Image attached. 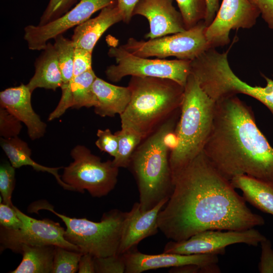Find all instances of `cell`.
Masks as SVG:
<instances>
[{"instance_id":"6da1fadb","label":"cell","mask_w":273,"mask_h":273,"mask_svg":"<svg viewBox=\"0 0 273 273\" xmlns=\"http://www.w3.org/2000/svg\"><path fill=\"white\" fill-rule=\"evenodd\" d=\"M173 181L172 192L158 217L159 230L172 241L207 230L242 231L265 223L203 152Z\"/></svg>"},{"instance_id":"7a4b0ae2","label":"cell","mask_w":273,"mask_h":273,"mask_svg":"<svg viewBox=\"0 0 273 273\" xmlns=\"http://www.w3.org/2000/svg\"><path fill=\"white\" fill-rule=\"evenodd\" d=\"M203 152L229 180L245 174L273 182V148L257 127L251 107L236 95L215 101Z\"/></svg>"},{"instance_id":"3957f363","label":"cell","mask_w":273,"mask_h":273,"mask_svg":"<svg viewBox=\"0 0 273 273\" xmlns=\"http://www.w3.org/2000/svg\"><path fill=\"white\" fill-rule=\"evenodd\" d=\"M177 112L144 139L134 151L130 167L138 185L141 210L151 209L169 199L173 181L169 154Z\"/></svg>"},{"instance_id":"277c9868","label":"cell","mask_w":273,"mask_h":273,"mask_svg":"<svg viewBox=\"0 0 273 273\" xmlns=\"http://www.w3.org/2000/svg\"><path fill=\"white\" fill-rule=\"evenodd\" d=\"M131 99L120 115L121 128L144 140L180 110L184 87L169 78L131 76Z\"/></svg>"},{"instance_id":"5b68a950","label":"cell","mask_w":273,"mask_h":273,"mask_svg":"<svg viewBox=\"0 0 273 273\" xmlns=\"http://www.w3.org/2000/svg\"><path fill=\"white\" fill-rule=\"evenodd\" d=\"M215 101L191 73L184 87L169 154L172 178L203 152L211 130Z\"/></svg>"},{"instance_id":"8992f818","label":"cell","mask_w":273,"mask_h":273,"mask_svg":"<svg viewBox=\"0 0 273 273\" xmlns=\"http://www.w3.org/2000/svg\"><path fill=\"white\" fill-rule=\"evenodd\" d=\"M48 210L64 222L66 239L76 245L82 253L94 257H106L118 254L122 232L127 212L114 209L104 213L99 222L85 218H72L55 211L53 206L41 201L34 203L30 210Z\"/></svg>"},{"instance_id":"52a82bcc","label":"cell","mask_w":273,"mask_h":273,"mask_svg":"<svg viewBox=\"0 0 273 273\" xmlns=\"http://www.w3.org/2000/svg\"><path fill=\"white\" fill-rule=\"evenodd\" d=\"M70 155L73 161L64 168L61 178L74 191L83 193L86 190L93 197L100 198L114 189L119 168L113 165L112 160L103 162L80 145L76 146Z\"/></svg>"},{"instance_id":"ba28073f","label":"cell","mask_w":273,"mask_h":273,"mask_svg":"<svg viewBox=\"0 0 273 273\" xmlns=\"http://www.w3.org/2000/svg\"><path fill=\"white\" fill-rule=\"evenodd\" d=\"M116 64L109 66L105 74L110 81L116 82L126 76L154 77L173 80L185 86L191 74V60L149 59L129 52L123 46H112L108 52Z\"/></svg>"},{"instance_id":"9c48e42d","label":"cell","mask_w":273,"mask_h":273,"mask_svg":"<svg viewBox=\"0 0 273 273\" xmlns=\"http://www.w3.org/2000/svg\"><path fill=\"white\" fill-rule=\"evenodd\" d=\"M206 27L204 21H201L184 31L147 41L130 37L122 46L141 57L165 59L174 57L177 59L192 61L211 48L205 36Z\"/></svg>"},{"instance_id":"30bf717a","label":"cell","mask_w":273,"mask_h":273,"mask_svg":"<svg viewBox=\"0 0 273 273\" xmlns=\"http://www.w3.org/2000/svg\"><path fill=\"white\" fill-rule=\"evenodd\" d=\"M22 225L17 230L0 227L1 251L6 249L21 253L23 245L60 246L80 252L65 237V230L58 222L48 218L36 219L27 215L15 206Z\"/></svg>"},{"instance_id":"8fae6325","label":"cell","mask_w":273,"mask_h":273,"mask_svg":"<svg viewBox=\"0 0 273 273\" xmlns=\"http://www.w3.org/2000/svg\"><path fill=\"white\" fill-rule=\"evenodd\" d=\"M266 238L254 228L242 231L211 230L196 234L180 241L171 240L163 252L180 254H214L223 255L225 248L232 244L244 243L256 247Z\"/></svg>"},{"instance_id":"7c38bea8","label":"cell","mask_w":273,"mask_h":273,"mask_svg":"<svg viewBox=\"0 0 273 273\" xmlns=\"http://www.w3.org/2000/svg\"><path fill=\"white\" fill-rule=\"evenodd\" d=\"M117 0H81L71 10L59 18L42 25H30L24 28V38L31 50H43L48 41L89 19L95 12Z\"/></svg>"},{"instance_id":"4fadbf2b","label":"cell","mask_w":273,"mask_h":273,"mask_svg":"<svg viewBox=\"0 0 273 273\" xmlns=\"http://www.w3.org/2000/svg\"><path fill=\"white\" fill-rule=\"evenodd\" d=\"M260 15L259 10L248 0H222L214 20L206 29L210 47L215 48L229 44L232 30L252 28Z\"/></svg>"},{"instance_id":"5bb4252c","label":"cell","mask_w":273,"mask_h":273,"mask_svg":"<svg viewBox=\"0 0 273 273\" xmlns=\"http://www.w3.org/2000/svg\"><path fill=\"white\" fill-rule=\"evenodd\" d=\"M126 262L125 273H141L147 270L174 267L187 264L209 266L217 264L218 256L214 254H180L163 252L147 254L136 248L123 254Z\"/></svg>"},{"instance_id":"9a60e30c","label":"cell","mask_w":273,"mask_h":273,"mask_svg":"<svg viewBox=\"0 0 273 273\" xmlns=\"http://www.w3.org/2000/svg\"><path fill=\"white\" fill-rule=\"evenodd\" d=\"M148 21L150 30L146 38L153 39L185 31L182 16L173 5V0H140L133 11Z\"/></svg>"},{"instance_id":"2e32d148","label":"cell","mask_w":273,"mask_h":273,"mask_svg":"<svg viewBox=\"0 0 273 273\" xmlns=\"http://www.w3.org/2000/svg\"><path fill=\"white\" fill-rule=\"evenodd\" d=\"M168 200H163L151 209L145 211L141 210L139 202L133 204L130 211L127 212L124 223L119 254H123L136 248L142 240L157 233L159 213Z\"/></svg>"},{"instance_id":"e0dca14e","label":"cell","mask_w":273,"mask_h":273,"mask_svg":"<svg viewBox=\"0 0 273 273\" xmlns=\"http://www.w3.org/2000/svg\"><path fill=\"white\" fill-rule=\"evenodd\" d=\"M31 94L23 83L8 88L0 93V104L25 124L29 138L34 140L43 136L47 125L32 108Z\"/></svg>"},{"instance_id":"ac0fdd59","label":"cell","mask_w":273,"mask_h":273,"mask_svg":"<svg viewBox=\"0 0 273 273\" xmlns=\"http://www.w3.org/2000/svg\"><path fill=\"white\" fill-rule=\"evenodd\" d=\"M122 21L123 17L117 4L102 9L97 17L76 26L71 39L75 48L93 52L102 34L109 27Z\"/></svg>"},{"instance_id":"d6986e66","label":"cell","mask_w":273,"mask_h":273,"mask_svg":"<svg viewBox=\"0 0 273 273\" xmlns=\"http://www.w3.org/2000/svg\"><path fill=\"white\" fill-rule=\"evenodd\" d=\"M93 88L98 101L94 111L101 117L120 115L131 99V92L128 86L115 85L97 76L94 81Z\"/></svg>"},{"instance_id":"ffe728a7","label":"cell","mask_w":273,"mask_h":273,"mask_svg":"<svg viewBox=\"0 0 273 273\" xmlns=\"http://www.w3.org/2000/svg\"><path fill=\"white\" fill-rule=\"evenodd\" d=\"M54 39V46L57 52L62 76V96L58 106L49 115L51 120L60 117L70 108L69 89L73 76L75 50L72 40L65 37L62 34L58 35Z\"/></svg>"},{"instance_id":"44dd1931","label":"cell","mask_w":273,"mask_h":273,"mask_svg":"<svg viewBox=\"0 0 273 273\" xmlns=\"http://www.w3.org/2000/svg\"><path fill=\"white\" fill-rule=\"evenodd\" d=\"M35 62V72L27 85L30 91L37 88L56 90L62 84L57 52L54 44L48 43Z\"/></svg>"},{"instance_id":"7402d4cb","label":"cell","mask_w":273,"mask_h":273,"mask_svg":"<svg viewBox=\"0 0 273 273\" xmlns=\"http://www.w3.org/2000/svg\"><path fill=\"white\" fill-rule=\"evenodd\" d=\"M235 189H240L246 202L265 213L273 215V182L247 175H240L231 180Z\"/></svg>"},{"instance_id":"603a6c76","label":"cell","mask_w":273,"mask_h":273,"mask_svg":"<svg viewBox=\"0 0 273 273\" xmlns=\"http://www.w3.org/2000/svg\"><path fill=\"white\" fill-rule=\"evenodd\" d=\"M1 146L9 158L10 163L15 168L23 166H30L37 171L48 172L53 175L58 183L64 189L74 191L70 186L65 183L59 174L58 171L63 168L49 167L40 165L31 158V151L27 143L18 136L10 139L1 138Z\"/></svg>"},{"instance_id":"cb8c5ba5","label":"cell","mask_w":273,"mask_h":273,"mask_svg":"<svg viewBox=\"0 0 273 273\" xmlns=\"http://www.w3.org/2000/svg\"><path fill=\"white\" fill-rule=\"evenodd\" d=\"M56 246H29L21 248L22 259L11 273H53Z\"/></svg>"},{"instance_id":"d4e9b609","label":"cell","mask_w":273,"mask_h":273,"mask_svg":"<svg viewBox=\"0 0 273 273\" xmlns=\"http://www.w3.org/2000/svg\"><path fill=\"white\" fill-rule=\"evenodd\" d=\"M96 77L92 69L72 79L69 89L70 108L80 109L83 107H95L98 105L93 88Z\"/></svg>"},{"instance_id":"484cf974","label":"cell","mask_w":273,"mask_h":273,"mask_svg":"<svg viewBox=\"0 0 273 273\" xmlns=\"http://www.w3.org/2000/svg\"><path fill=\"white\" fill-rule=\"evenodd\" d=\"M114 133L118 137V147L113 164L118 168L128 167L134 151L143 139L137 133L127 129L121 128Z\"/></svg>"},{"instance_id":"4316f807","label":"cell","mask_w":273,"mask_h":273,"mask_svg":"<svg viewBox=\"0 0 273 273\" xmlns=\"http://www.w3.org/2000/svg\"><path fill=\"white\" fill-rule=\"evenodd\" d=\"M186 29L204 21L207 12L206 0H175Z\"/></svg>"},{"instance_id":"83f0119b","label":"cell","mask_w":273,"mask_h":273,"mask_svg":"<svg viewBox=\"0 0 273 273\" xmlns=\"http://www.w3.org/2000/svg\"><path fill=\"white\" fill-rule=\"evenodd\" d=\"M82 253L56 246L53 273H75L78 271Z\"/></svg>"},{"instance_id":"f1b7e54d","label":"cell","mask_w":273,"mask_h":273,"mask_svg":"<svg viewBox=\"0 0 273 273\" xmlns=\"http://www.w3.org/2000/svg\"><path fill=\"white\" fill-rule=\"evenodd\" d=\"M15 184V168L5 162L0 166V192L3 202L13 206L11 198Z\"/></svg>"},{"instance_id":"f546056e","label":"cell","mask_w":273,"mask_h":273,"mask_svg":"<svg viewBox=\"0 0 273 273\" xmlns=\"http://www.w3.org/2000/svg\"><path fill=\"white\" fill-rule=\"evenodd\" d=\"M95 272L97 273L125 272L126 262L123 254L106 257H94Z\"/></svg>"},{"instance_id":"4dcf8cb0","label":"cell","mask_w":273,"mask_h":273,"mask_svg":"<svg viewBox=\"0 0 273 273\" xmlns=\"http://www.w3.org/2000/svg\"><path fill=\"white\" fill-rule=\"evenodd\" d=\"M21 121L5 107H0V135L5 139L18 136L22 128Z\"/></svg>"},{"instance_id":"1f68e13d","label":"cell","mask_w":273,"mask_h":273,"mask_svg":"<svg viewBox=\"0 0 273 273\" xmlns=\"http://www.w3.org/2000/svg\"><path fill=\"white\" fill-rule=\"evenodd\" d=\"M262 76L266 81L265 86L250 85L247 89V95L264 105L273 115V79Z\"/></svg>"},{"instance_id":"d6a6232c","label":"cell","mask_w":273,"mask_h":273,"mask_svg":"<svg viewBox=\"0 0 273 273\" xmlns=\"http://www.w3.org/2000/svg\"><path fill=\"white\" fill-rule=\"evenodd\" d=\"M77 0H50L40 17L39 25L55 20L67 12Z\"/></svg>"},{"instance_id":"836d02e7","label":"cell","mask_w":273,"mask_h":273,"mask_svg":"<svg viewBox=\"0 0 273 273\" xmlns=\"http://www.w3.org/2000/svg\"><path fill=\"white\" fill-rule=\"evenodd\" d=\"M98 139L95 142L96 146L101 151L109 154L114 158L116 156L118 147L117 136L113 134L109 128L98 129Z\"/></svg>"},{"instance_id":"e575fe53","label":"cell","mask_w":273,"mask_h":273,"mask_svg":"<svg viewBox=\"0 0 273 273\" xmlns=\"http://www.w3.org/2000/svg\"><path fill=\"white\" fill-rule=\"evenodd\" d=\"M0 224L1 226L8 229L17 230L21 228L22 221L14 205L10 206L1 202Z\"/></svg>"},{"instance_id":"d590c367","label":"cell","mask_w":273,"mask_h":273,"mask_svg":"<svg viewBox=\"0 0 273 273\" xmlns=\"http://www.w3.org/2000/svg\"><path fill=\"white\" fill-rule=\"evenodd\" d=\"M92 52L82 49L75 48L73 78L92 69Z\"/></svg>"},{"instance_id":"8d00e7d4","label":"cell","mask_w":273,"mask_h":273,"mask_svg":"<svg viewBox=\"0 0 273 273\" xmlns=\"http://www.w3.org/2000/svg\"><path fill=\"white\" fill-rule=\"evenodd\" d=\"M261 255L258 265L260 272H273V250L270 242L266 239L260 243Z\"/></svg>"},{"instance_id":"74e56055","label":"cell","mask_w":273,"mask_h":273,"mask_svg":"<svg viewBox=\"0 0 273 273\" xmlns=\"http://www.w3.org/2000/svg\"><path fill=\"white\" fill-rule=\"evenodd\" d=\"M260 11L268 27L273 29V0H248Z\"/></svg>"},{"instance_id":"f35d334b","label":"cell","mask_w":273,"mask_h":273,"mask_svg":"<svg viewBox=\"0 0 273 273\" xmlns=\"http://www.w3.org/2000/svg\"><path fill=\"white\" fill-rule=\"evenodd\" d=\"M140 0H117V5L121 13L123 21L129 23L133 16V10Z\"/></svg>"},{"instance_id":"ab89813d","label":"cell","mask_w":273,"mask_h":273,"mask_svg":"<svg viewBox=\"0 0 273 273\" xmlns=\"http://www.w3.org/2000/svg\"><path fill=\"white\" fill-rule=\"evenodd\" d=\"M79 273H94L95 272L94 257L88 253H82L79 264Z\"/></svg>"},{"instance_id":"60d3db41","label":"cell","mask_w":273,"mask_h":273,"mask_svg":"<svg viewBox=\"0 0 273 273\" xmlns=\"http://www.w3.org/2000/svg\"><path fill=\"white\" fill-rule=\"evenodd\" d=\"M207 12L204 22L206 26L214 20L219 8V0H206Z\"/></svg>"}]
</instances>
